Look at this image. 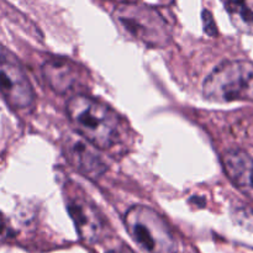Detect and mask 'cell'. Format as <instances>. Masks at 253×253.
I'll use <instances>...</instances> for the list:
<instances>
[{"mask_svg":"<svg viewBox=\"0 0 253 253\" xmlns=\"http://www.w3.org/2000/svg\"><path fill=\"white\" fill-rule=\"evenodd\" d=\"M67 115L77 132L96 148H109L120 130L118 114L106 104L88 95H74L67 103Z\"/></svg>","mask_w":253,"mask_h":253,"instance_id":"obj_1","label":"cell"},{"mask_svg":"<svg viewBox=\"0 0 253 253\" xmlns=\"http://www.w3.org/2000/svg\"><path fill=\"white\" fill-rule=\"evenodd\" d=\"M203 94L216 103L253 100V63L246 59L220 63L204 81Z\"/></svg>","mask_w":253,"mask_h":253,"instance_id":"obj_2","label":"cell"},{"mask_svg":"<svg viewBox=\"0 0 253 253\" xmlns=\"http://www.w3.org/2000/svg\"><path fill=\"white\" fill-rule=\"evenodd\" d=\"M131 239L146 253H177V241L162 215L146 205H133L124 217Z\"/></svg>","mask_w":253,"mask_h":253,"instance_id":"obj_3","label":"cell"},{"mask_svg":"<svg viewBox=\"0 0 253 253\" xmlns=\"http://www.w3.org/2000/svg\"><path fill=\"white\" fill-rule=\"evenodd\" d=\"M115 19L119 24L148 46H165L169 40L166 20L152 7L145 5L124 4L115 10Z\"/></svg>","mask_w":253,"mask_h":253,"instance_id":"obj_4","label":"cell"},{"mask_svg":"<svg viewBox=\"0 0 253 253\" xmlns=\"http://www.w3.org/2000/svg\"><path fill=\"white\" fill-rule=\"evenodd\" d=\"M0 93L10 106L19 110L30 108L35 93L27 74L16 57L0 44Z\"/></svg>","mask_w":253,"mask_h":253,"instance_id":"obj_5","label":"cell"},{"mask_svg":"<svg viewBox=\"0 0 253 253\" xmlns=\"http://www.w3.org/2000/svg\"><path fill=\"white\" fill-rule=\"evenodd\" d=\"M68 211L83 241L88 244L100 241L104 234L103 220L98 210L88 200L82 197H74L68 202Z\"/></svg>","mask_w":253,"mask_h":253,"instance_id":"obj_6","label":"cell"},{"mask_svg":"<svg viewBox=\"0 0 253 253\" xmlns=\"http://www.w3.org/2000/svg\"><path fill=\"white\" fill-rule=\"evenodd\" d=\"M222 167L230 182L245 197L253 200V157L244 150H229L222 155Z\"/></svg>","mask_w":253,"mask_h":253,"instance_id":"obj_7","label":"cell"},{"mask_svg":"<svg viewBox=\"0 0 253 253\" xmlns=\"http://www.w3.org/2000/svg\"><path fill=\"white\" fill-rule=\"evenodd\" d=\"M64 150L74 167L85 177L96 179L105 173L106 165L96 152L95 146L88 141L85 142L78 137L72 138L67 141Z\"/></svg>","mask_w":253,"mask_h":253,"instance_id":"obj_8","label":"cell"},{"mask_svg":"<svg viewBox=\"0 0 253 253\" xmlns=\"http://www.w3.org/2000/svg\"><path fill=\"white\" fill-rule=\"evenodd\" d=\"M42 73L48 85L62 95L73 90L81 83L82 78L78 66L69 59L61 57L44 62Z\"/></svg>","mask_w":253,"mask_h":253,"instance_id":"obj_9","label":"cell"},{"mask_svg":"<svg viewBox=\"0 0 253 253\" xmlns=\"http://www.w3.org/2000/svg\"><path fill=\"white\" fill-rule=\"evenodd\" d=\"M239 31L253 35V0H221Z\"/></svg>","mask_w":253,"mask_h":253,"instance_id":"obj_10","label":"cell"},{"mask_svg":"<svg viewBox=\"0 0 253 253\" xmlns=\"http://www.w3.org/2000/svg\"><path fill=\"white\" fill-rule=\"evenodd\" d=\"M232 217H234V221L236 224L253 232V209H251V208H235L232 210Z\"/></svg>","mask_w":253,"mask_h":253,"instance_id":"obj_11","label":"cell"},{"mask_svg":"<svg viewBox=\"0 0 253 253\" xmlns=\"http://www.w3.org/2000/svg\"><path fill=\"white\" fill-rule=\"evenodd\" d=\"M203 24H204V31L209 36H215L217 34L216 24L214 21V17H212V15L208 10L203 11Z\"/></svg>","mask_w":253,"mask_h":253,"instance_id":"obj_12","label":"cell"},{"mask_svg":"<svg viewBox=\"0 0 253 253\" xmlns=\"http://www.w3.org/2000/svg\"><path fill=\"white\" fill-rule=\"evenodd\" d=\"M10 234H11V230H10L9 222L5 219L4 215L0 212V242L6 240L10 236Z\"/></svg>","mask_w":253,"mask_h":253,"instance_id":"obj_13","label":"cell"},{"mask_svg":"<svg viewBox=\"0 0 253 253\" xmlns=\"http://www.w3.org/2000/svg\"><path fill=\"white\" fill-rule=\"evenodd\" d=\"M106 253H133V252L131 251L128 247L120 245V246H116V247H114V249L109 250V251Z\"/></svg>","mask_w":253,"mask_h":253,"instance_id":"obj_14","label":"cell"}]
</instances>
